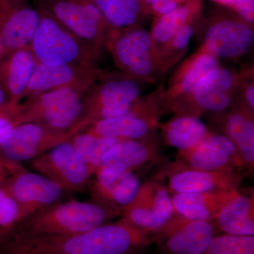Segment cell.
<instances>
[{
	"instance_id": "4fadbf2b",
	"label": "cell",
	"mask_w": 254,
	"mask_h": 254,
	"mask_svg": "<svg viewBox=\"0 0 254 254\" xmlns=\"http://www.w3.org/2000/svg\"><path fill=\"white\" fill-rule=\"evenodd\" d=\"M175 213L171 195L158 180L145 182L131 203L124 209L121 218L133 226L154 234Z\"/></svg>"
},
{
	"instance_id": "5b68a950",
	"label": "cell",
	"mask_w": 254,
	"mask_h": 254,
	"mask_svg": "<svg viewBox=\"0 0 254 254\" xmlns=\"http://www.w3.org/2000/svg\"><path fill=\"white\" fill-rule=\"evenodd\" d=\"M143 81L120 74H104L86 92L81 120L90 125L99 120L124 116L141 98Z\"/></svg>"
},
{
	"instance_id": "ba28073f",
	"label": "cell",
	"mask_w": 254,
	"mask_h": 254,
	"mask_svg": "<svg viewBox=\"0 0 254 254\" xmlns=\"http://www.w3.org/2000/svg\"><path fill=\"white\" fill-rule=\"evenodd\" d=\"M202 35L200 49L218 60L239 59L254 46V25L230 11H218L205 19Z\"/></svg>"
},
{
	"instance_id": "b9f144b4",
	"label": "cell",
	"mask_w": 254,
	"mask_h": 254,
	"mask_svg": "<svg viewBox=\"0 0 254 254\" xmlns=\"http://www.w3.org/2000/svg\"></svg>"
},
{
	"instance_id": "8992f818",
	"label": "cell",
	"mask_w": 254,
	"mask_h": 254,
	"mask_svg": "<svg viewBox=\"0 0 254 254\" xmlns=\"http://www.w3.org/2000/svg\"><path fill=\"white\" fill-rule=\"evenodd\" d=\"M86 93L63 88L29 97L20 103L17 125L38 123L57 129H70L81 120Z\"/></svg>"
},
{
	"instance_id": "cb8c5ba5",
	"label": "cell",
	"mask_w": 254,
	"mask_h": 254,
	"mask_svg": "<svg viewBox=\"0 0 254 254\" xmlns=\"http://www.w3.org/2000/svg\"><path fill=\"white\" fill-rule=\"evenodd\" d=\"M239 190L175 193L171 195L175 213L191 220L213 222Z\"/></svg>"
},
{
	"instance_id": "7c38bea8",
	"label": "cell",
	"mask_w": 254,
	"mask_h": 254,
	"mask_svg": "<svg viewBox=\"0 0 254 254\" xmlns=\"http://www.w3.org/2000/svg\"><path fill=\"white\" fill-rule=\"evenodd\" d=\"M218 232L213 222L191 220L175 213L152 236L165 254H202Z\"/></svg>"
},
{
	"instance_id": "f35d334b",
	"label": "cell",
	"mask_w": 254,
	"mask_h": 254,
	"mask_svg": "<svg viewBox=\"0 0 254 254\" xmlns=\"http://www.w3.org/2000/svg\"><path fill=\"white\" fill-rule=\"evenodd\" d=\"M14 105L10 100L9 96L6 94V92L3 89L2 87L0 85V109L1 108H7Z\"/></svg>"
},
{
	"instance_id": "277c9868",
	"label": "cell",
	"mask_w": 254,
	"mask_h": 254,
	"mask_svg": "<svg viewBox=\"0 0 254 254\" xmlns=\"http://www.w3.org/2000/svg\"><path fill=\"white\" fill-rule=\"evenodd\" d=\"M105 47L122 73L143 82H153L167 71L149 31L141 24L113 29Z\"/></svg>"
},
{
	"instance_id": "d6986e66",
	"label": "cell",
	"mask_w": 254,
	"mask_h": 254,
	"mask_svg": "<svg viewBox=\"0 0 254 254\" xmlns=\"http://www.w3.org/2000/svg\"><path fill=\"white\" fill-rule=\"evenodd\" d=\"M40 16L30 0H0V36L6 55L29 46Z\"/></svg>"
},
{
	"instance_id": "8d00e7d4",
	"label": "cell",
	"mask_w": 254,
	"mask_h": 254,
	"mask_svg": "<svg viewBox=\"0 0 254 254\" xmlns=\"http://www.w3.org/2000/svg\"><path fill=\"white\" fill-rule=\"evenodd\" d=\"M232 9L247 22L254 25V0H235Z\"/></svg>"
},
{
	"instance_id": "484cf974",
	"label": "cell",
	"mask_w": 254,
	"mask_h": 254,
	"mask_svg": "<svg viewBox=\"0 0 254 254\" xmlns=\"http://www.w3.org/2000/svg\"><path fill=\"white\" fill-rule=\"evenodd\" d=\"M218 232L239 236L254 235V192H238L213 221Z\"/></svg>"
},
{
	"instance_id": "60d3db41",
	"label": "cell",
	"mask_w": 254,
	"mask_h": 254,
	"mask_svg": "<svg viewBox=\"0 0 254 254\" xmlns=\"http://www.w3.org/2000/svg\"><path fill=\"white\" fill-rule=\"evenodd\" d=\"M6 55V51H5V48L4 44H3L2 40H1V36H0V62L3 60Z\"/></svg>"
},
{
	"instance_id": "74e56055",
	"label": "cell",
	"mask_w": 254,
	"mask_h": 254,
	"mask_svg": "<svg viewBox=\"0 0 254 254\" xmlns=\"http://www.w3.org/2000/svg\"><path fill=\"white\" fill-rule=\"evenodd\" d=\"M21 168L22 165L21 164L10 161L0 154V186H1L12 174Z\"/></svg>"
},
{
	"instance_id": "52a82bcc",
	"label": "cell",
	"mask_w": 254,
	"mask_h": 254,
	"mask_svg": "<svg viewBox=\"0 0 254 254\" xmlns=\"http://www.w3.org/2000/svg\"><path fill=\"white\" fill-rule=\"evenodd\" d=\"M239 80L240 74L236 71L219 66L205 74L189 96L168 108L176 116L199 118L205 113H222L235 102Z\"/></svg>"
},
{
	"instance_id": "d4e9b609",
	"label": "cell",
	"mask_w": 254,
	"mask_h": 254,
	"mask_svg": "<svg viewBox=\"0 0 254 254\" xmlns=\"http://www.w3.org/2000/svg\"><path fill=\"white\" fill-rule=\"evenodd\" d=\"M219 66L220 60L201 49L198 50L181 66L168 91L162 95L165 108L189 96L205 74Z\"/></svg>"
},
{
	"instance_id": "ac0fdd59",
	"label": "cell",
	"mask_w": 254,
	"mask_h": 254,
	"mask_svg": "<svg viewBox=\"0 0 254 254\" xmlns=\"http://www.w3.org/2000/svg\"><path fill=\"white\" fill-rule=\"evenodd\" d=\"M103 74L98 67L75 64L48 66L38 63L22 100L63 88H73L86 93Z\"/></svg>"
},
{
	"instance_id": "f1b7e54d",
	"label": "cell",
	"mask_w": 254,
	"mask_h": 254,
	"mask_svg": "<svg viewBox=\"0 0 254 254\" xmlns=\"http://www.w3.org/2000/svg\"><path fill=\"white\" fill-rule=\"evenodd\" d=\"M110 26L122 29L140 24L145 13L140 0H91Z\"/></svg>"
},
{
	"instance_id": "e575fe53",
	"label": "cell",
	"mask_w": 254,
	"mask_h": 254,
	"mask_svg": "<svg viewBox=\"0 0 254 254\" xmlns=\"http://www.w3.org/2000/svg\"><path fill=\"white\" fill-rule=\"evenodd\" d=\"M187 0H140L145 14H151L156 17L168 14Z\"/></svg>"
},
{
	"instance_id": "4dcf8cb0",
	"label": "cell",
	"mask_w": 254,
	"mask_h": 254,
	"mask_svg": "<svg viewBox=\"0 0 254 254\" xmlns=\"http://www.w3.org/2000/svg\"><path fill=\"white\" fill-rule=\"evenodd\" d=\"M202 254H254V236L217 235Z\"/></svg>"
},
{
	"instance_id": "f546056e",
	"label": "cell",
	"mask_w": 254,
	"mask_h": 254,
	"mask_svg": "<svg viewBox=\"0 0 254 254\" xmlns=\"http://www.w3.org/2000/svg\"><path fill=\"white\" fill-rule=\"evenodd\" d=\"M123 138H107L79 132L70 139L78 158L88 167L92 174L99 168L105 153Z\"/></svg>"
},
{
	"instance_id": "9a60e30c",
	"label": "cell",
	"mask_w": 254,
	"mask_h": 254,
	"mask_svg": "<svg viewBox=\"0 0 254 254\" xmlns=\"http://www.w3.org/2000/svg\"><path fill=\"white\" fill-rule=\"evenodd\" d=\"M242 171H205L187 167L176 160L165 163L163 173L168 177L167 189L170 195L191 192L239 190L247 177Z\"/></svg>"
},
{
	"instance_id": "83f0119b",
	"label": "cell",
	"mask_w": 254,
	"mask_h": 254,
	"mask_svg": "<svg viewBox=\"0 0 254 254\" xmlns=\"http://www.w3.org/2000/svg\"><path fill=\"white\" fill-rule=\"evenodd\" d=\"M159 127L165 144L178 151L195 146L211 132L198 117L194 116H176Z\"/></svg>"
},
{
	"instance_id": "9c48e42d",
	"label": "cell",
	"mask_w": 254,
	"mask_h": 254,
	"mask_svg": "<svg viewBox=\"0 0 254 254\" xmlns=\"http://www.w3.org/2000/svg\"><path fill=\"white\" fill-rule=\"evenodd\" d=\"M89 125L86 120H81L70 129L60 130L42 124H20L13 127L1 142L0 154L14 163L33 160L71 139Z\"/></svg>"
},
{
	"instance_id": "4316f807",
	"label": "cell",
	"mask_w": 254,
	"mask_h": 254,
	"mask_svg": "<svg viewBox=\"0 0 254 254\" xmlns=\"http://www.w3.org/2000/svg\"><path fill=\"white\" fill-rule=\"evenodd\" d=\"M201 6L200 0H187L168 14L156 17L150 33L159 54L179 30L200 18Z\"/></svg>"
},
{
	"instance_id": "836d02e7",
	"label": "cell",
	"mask_w": 254,
	"mask_h": 254,
	"mask_svg": "<svg viewBox=\"0 0 254 254\" xmlns=\"http://www.w3.org/2000/svg\"><path fill=\"white\" fill-rule=\"evenodd\" d=\"M240 74L237 93H240V100L237 104L248 108L251 111L254 110V78H252L253 72H242Z\"/></svg>"
},
{
	"instance_id": "603a6c76",
	"label": "cell",
	"mask_w": 254,
	"mask_h": 254,
	"mask_svg": "<svg viewBox=\"0 0 254 254\" xmlns=\"http://www.w3.org/2000/svg\"><path fill=\"white\" fill-rule=\"evenodd\" d=\"M91 187L93 199L97 203L120 210L129 204L141 187L139 180L133 173L110 175L99 173Z\"/></svg>"
},
{
	"instance_id": "ab89813d",
	"label": "cell",
	"mask_w": 254,
	"mask_h": 254,
	"mask_svg": "<svg viewBox=\"0 0 254 254\" xmlns=\"http://www.w3.org/2000/svg\"><path fill=\"white\" fill-rule=\"evenodd\" d=\"M213 1H216L219 4L223 5V6H227V7L230 8L232 9L234 6V3H235V0H213Z\"/></svg>"
},
{
	"instance_id": "5bb4252c",
	"label": "cell",
	"mask_w": 254,
	"mask_h": 254,
	"mask_svg": "<svg viewBox=\"0 0 254 254\" xmlns=\"http://www.w3.org/2000/svg\"><path fill=\"white\" fill-rule=\"evenodd\" d=\"M32 167L66 191L84 190L93 175L78 158L70 139L33 159Z\"/></svg>"
},
{
	"instance_id": "d590c367",
	"label": "cell",
	"mask_w": 254,
	"mask_h": 254,
	"mask_svg": "<svg viewBox=\"0 0 254 254\" xmlns=\"http://www.w3.org/2000/svg\"><path fill=\"white\" fill-rule=\"evenodd\" d=\"M20 114V103L0 109V144L13 127L17 125Z\"/></svg>"
},
{
	"instance_id": "8fae6325",
	"label": "cell",
	"mask_w": 254,
	"mask_h": 254,
	"mask_svg": "<svg viewBox=\"0 0 254 254\" xmlns=\"http://www.w3.org/2000/svg\"><path fill=\"white\" fill-rule=\"evenodd\" d=\"M162 95L140 98L131 113L119 118L95 122L83 132L99 137L123 139H146L154 136L163 113Z\"/></svg>"
},
{
	"instance_id": "ffe728a7",
	"label": "cell",
	"mask_w": 254,
	"mask_h": 254,
	"mask_svg": "<svg viewBox=\"0 0 254 254\" xmlns=\"http://www.w3.org/2000/svg\"><path fill=\"white\" fill-rule=\"evenodd\" d=\"M162 147L154 136L146 139H125L112 147L95 174L133 173L147 164L161 162Z\"/></svg>"
},
{
	"instance_id": "6da1fadb",
	"label": "cell",
	"mask_w": 254,
	"mask_h": 254,
	"mask_svg": "<svg viewBox=\"0 0 254 254\" xmlns=\"http://www.w3.org/2000/svg\"><path fill=\"white\" fill-rule=\"evenodd\" d=\"M151 244L148 232L123 219L72 235L13 234L0 254H135Z\"/></svg>"
},
{
	"instance_id": "1f68e13d",
	"label": "cell",
	"mask_w": 254,
	"mask_h": 254,
	"mask_svg": "<svg viewBox=\"0 0 254 254\" xmlns=\"http://www.w3.org/2000/svg\"><path fill=\"white\" fill-rule=\"evenodd\" d=\"M23 220L21 209L0 186V245L8 240Z\"/></svg>"
},
{
	"instance_id": "2e32d148",
	"label": "cell",
	"mask_w": 254,
	"mask_h": 254,
	"mask_svg": "<svg viewBox=\"0 0 254 254\" xmlns=\"http://www.w3.org/2000/svg\"><path fill=\"white\" fill-rule=\"evenodd\" d=\"M16 202L23 220L58 203L64 190L58 184L39 173L20 168L1 185Z\"/></svg>"
},
{
	"instance_id": "3957f363",
	"label": "cell",
	"mask_w": 254,
	"mask_h": 254,
	"mask_svg": "<svg viewBox=\"0 0 254 254\" xmlns=\"http://www.w3.org/2000/svg\"><path fill=\"white\" fill-rule=\"evenodd\" d=\"M38 9L41 16L29 46L38 63L97 67L101 50L82 40L45 10Z\"/></svg>"
},
{
	"instance_id": "30bf717a",
	"label": "cell",
	"mask_w": 254,
	"mask_h": 254,
	"mask_svg": "<svg viewBox=\"0 0 254 254\" xmlns=\"http://www.w3.org/2000/svg\"><path fill=\"white\" fill-rule=\"evenodd\" d=\"M67 29L102 50L113 28L91 0H34Z\"/></svg>"
},
{
	"instance_id": "7402d4cb",
	"label": "cell",
	"mask_w": 254,
	"mask_h": 254,
	"mask_svg": "<svg viewBox=\"0 0 254 254\" xmlns=\"http://www.w3.org/2000/svg\"><path fill=\"white\" fill-rule=\"evenodd\" d=\"M38 62L30 46L11 52L0 62V85L14 105H18Z\"/></svg>"
},
{
	"instance_id": "d6a6232c",
	"label": "cell",
	"mask_w": 254,
	"mask_h": 254,
	"mask_svg": "<svg viewBox=\"0 0 254 254\" xmlns=\"http://www.w3.org/2000/svg\"><path fill=\"white\" fill-rule=\"evenodd\" d=\"M199 23L200 18H198L185 25L161 50L160 55L166 70L185 54Z\"/></svg>"
},
{
	"instance_id": "7a4b0ae2",
	"label": "cell",
	"mask_w": 254,
	"mask_h": 254,
	"mask_svg": "<svg viewBox=\"0 0 254 254\" xmlns=\"http://www.w3.org/2000/svg\"><path fill=\"white\" fill-rule=\"evenodd\" d=\"M122 212L97 203L68 200L36 212L21 222L14 234L72 235L88 231L121 216Z\"/></svg>"
},
{
	"instance_id": "44dd1931",
	"label": "cell",
	"mask_w": 254,
	"mask_h": 254,
	"mask_svg": "<svg viewBox=\"0 0 254 254\" xmlns=\"http://www.w3.org/2000/svg\"><path fill=\"white\" fill-rule=\"evenodd\" d=\"M210 123L236 147L247 169L254 167V112L240 104H232L222 113L212 115Z\"/></svg>"
},
{
	"instance_id": "e0dca14e",
	"label": "cell",
	"mask_w": 254,
	"mask_h": 254,
	"mask_svg": "<svg viewBox=\"0 0 254 254\" xmlns=\"http://www.w3.org/2000/svg\"><path fill=\"white\" fill-rule=\"evenodd\" d=\"M175 160L190 168L205 171H243L247 169L233 143L221 133L212 131L195 146L177 152Z\"/></svg>"
}]
</instances>
